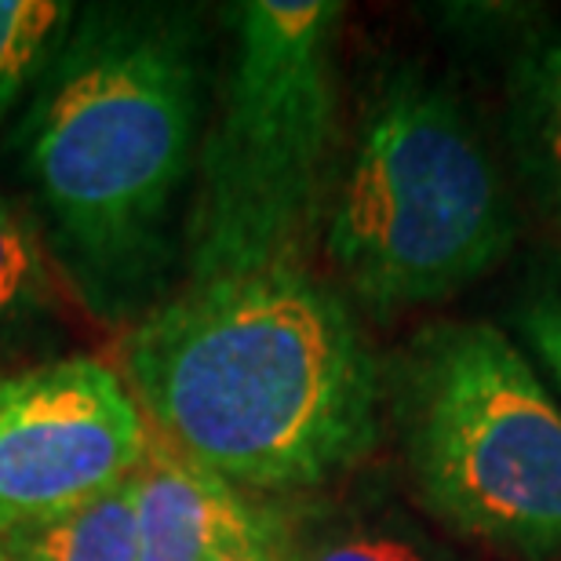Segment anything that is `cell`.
I'll list each match as a JSON object with an SVG mask.
<instances>
[{
	"mask_svg": "<svg viewBox=\"0 0 561 561\" xmlns=\"http://www.w3.org/2000/svg\"><path fill=\"white\" fill-rule=\"evenodd\" d=\"M205 121L208 37L194 8H73L30 88L15 157L62 288L110 329L164 302Z\"/></svg>",
	"mask_w": 561,
	"mask_h": 561,
	"instance_id": "6da1fadb",
	"label": "cell"
},
{
	"mask_svg": "<svg viewBox=\"0 0 561 561\" xmlns=\"http://www.w3.org/2000/svg\"><path fill=\"white\" fill-rule=\"evenodd\" d=\"M121 379L157 437L238 492L329 485L379 437L376 357L302 263L186 280L125 332Z\"/></svg>",
	"mask_w": 561,
	"mask_h": 561,
	"instance_id": "7a4b0ae2",
	"label": "cell"
},
{
	"mask_svg": "<svg viewBox=\"0 0 561 561\" xmlns=\"http://www.w3.org/2000/svg\"><path fill=\"white\" fill-rule=\"evenodd\" d=\"M233 62L197 157L190 280L299 266L324 216L335 146V0L227 8Z\"/></svg>",
	"mask_w": 561,
	"mask_h": 561,
	"instance_id": "3957f363",
	"label": "cell"
},
{
	"mask_svg": "<svg viewBox=\"0 0 561 561\" xmlns=\"http://www.w3.org/2000/svg\"><path fill=\"white\" fill-rule=\"evenodd\" d=\"M514 241V208L485 139L445 84L390 73L324 208V252L376 310L456 296Z\"/></svg>",
	"mask_w": 561,
	"mask_h": 561,
	"instance_id": "277c9868",
	"label": "cell"
},
{
	"mask_svg": "<svg viewBox=\"0 0 561 561\" xmlns=\"http://www.w3.org/2000/svg\"><path fill=\"white\" fill-rule=\"evenodd\" d=\"M394 416L437 518L529 561L561 554V412L500 329L420 332L398 365Z\"/></svg>",
	"mask_w": 561,
	"mask_h": 561,
	"instance_id": "5b68a950",
	"label": "cell"
},
{
	"mask_svg": "<svg viewBox=\"0 0 561 561\" xmlns=\"http://www.w3.org/2000/svg\"><path fill=\"white\" fill-rule=\"evenodd\" d=\"M125 379L99 357L0 376V540H19L125 481L146 453Z\"/></svg>",
	"mask_w": 561,
	"mask_h": 561,
	"instance_id": "8992f818",
	"label": "cell"
},
{
	"mask_svg": "<svg viewBox=\"0 0 561 561\" xmlns=\"http://www.w3.org/2000/svg\"><path fill=\"white\" fill-rule=\"evenodd\" d=\"M136 478L139 561H208L255 518L244 492L194 463L150 431Z\"/></svg>",
	"mask_w": 561,
	"mask_h": 561,
	"instance_id": "52a82bcc",
	"label": "cell"
},
{
	"mask_svg": "<svg viewBox=\"0 0 561 561\" xmlns=\"http://www.w3.org/2000/svg\"><path fill=\"white\" fill-rule=\"evenodd\" d=\"M62 280L30 211L0 197V376L11 365H41L62 340ZM26 368V365H19Z\"/></svg>",
	"mask_w": 561,
	"mask_h": 561,
	"instance_id": "ba28073f",
	"label": "cell"
},
{
	"mask_svg": "<svg viewBox=\"0 0 561 561\" xmlns=\"http://www.w3.org/2000/svg\"><path fill=\"white\" fill-rule=\"evenodd\" d=\"M511 139L536 197L561 219V30L529 41L514 62Z\"/></svg>",
	"mask_w": 561,
	"mask_h": 561,
	"instance_id": "9c48e42d",
	"label": "cell"
},
{
	"mask_svg": "<svg viewBox=\"0 0 561 561\" xmlns=\"http://www.w3.org/2000/svg\"><path fill=\"white\" fill-rule=\"evenodd\" d=\"M8 543L15 561H139L136 478Z\"/></svg>",
	"mask_w": 561,
	"mask_h": 561,
	"instance_id": "30bf717a",
	"label": "cell"
},
{
	"mask_svg": "<svg viewBox=\"0 0 561 561\" xmlns=\"http://www.w3.org/2000/svg\"><path fill=\"white\" fill-rule=\"evenodd\" d=\"M70 15V4L51 0H0V110L37 81Z\"/></svg>",
	"mask_w": 561,
	"mask_h": 561,
	"instance_id": "8fae6325",
	"label": "cell"
},
{
	"mask_svg": "<svg viewBox=\"0 0 561 561\" xmlns=\"http://www.w3.org/2000/svg\"><path fill=\"white\" fill-rule=\"evenodd\" d=\"M280 561H437L416 540L376 525H329L288 536L277 525Z\"/></svg>",
	"mask_w": 561,
	"mask_h": 561,
	"instance_id": "7c38bea8",
	"label": "cell"
},
{
	"mask_svg": "<svg viewBox=\"0 0 561 561\" xmlns=\"http://www.w3.org/2000/svg\"><path fill=\"white\" fill-rule=\"evenodd\" d=\"M208 561H280L277 554V522L271 514L255 511L249 525H241L238 533L227 536L219 543V551Z\"/></svg>",
	"mask_w": 561,
	"mask_h": 561,
	"instance_id": "4fadbf2b",
	"label": "cell"
},
{
	"mask_svg": "<svg viewBox=\"0 0 561 561\" xmlns=\"http://www.w3.org/2000/svg\"><path fill=\"white\" fill-rule=\"evenodd\" d=\"M522 324L529 343L536 346V354L543 357V365L551 368L561 387V299L536 302V307L525 310Z\"/></svg>",
	"mask_w": 561,
	"mask_h": 561,
	"instance_id": "5bb4252c",
	"label": "cell"
},
{
	"mask_svg": "<svg viewBox=\"0 0 561 561\" xmlns=\"http://www.w3.org/2000/svg\"><path fill=\"white\" fill-rule=\"evenodd\" d=\"M0 561H15V554H11V543L0 540Z\"/></svg>",
	"mask_w": 561,
	"mask_h": 561,
	"instance_id": "9a60e30c",
	"label": "cell"
}]
</instances>
